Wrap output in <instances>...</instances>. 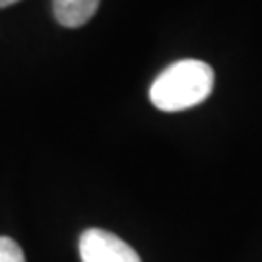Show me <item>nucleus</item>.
Returning a JSON list of instances; mask_svg holds the SVG:
<instances>
[{
  "instance_id": "obj_2",
  "label": "nucleus",
  "mask_w": 262,
  "mask_h": 262,
  "mask_svg": "<svg viewBox=\"0 0 262 262\" xmlns=\"http://www.w3.org/2000/svg\"><path fill=\"white\" fill-rule=\"evenodd\" d=\"M82 262H142L138 253L121 237L105 229H85L80 237Z\"/></svg>"
},
{
  "instance_id": "obj_3",
  "label": "nucleus",
  "mask_w": 262,
  "mask_h": 262,
  "mask_svg": "<svg viewBox=\"0 0 262 262\" xmlns=\"http://www.w3.org/2000/svg\"><path fill=\"white\" fill-rule=\"evenodd\" d=\"M101 0H53V12L60 26L80 28L95 14Z\"/></svg>"
},
{
  "instance_id": "obj_1",
  "label": "nucleus",
  "mask_w": 262,
  "mask_h": 262,
  "mask_svg": "<svg viewBox=\"0 0 262 262\" xmlns=\"http://www.w3.org/2000/svg\"><path fill=\"white\" fill-rule=\"evenodd\" d=\"M214 88L212 66L187 58L165 68L150 88V99L158 109L167 113L185 111L200 105Z\"/></svg>"
},
{
  "instance_id": "obj_5",
  "label": "nucleus",
  "mask_w": 262,
  "mask_h": 262,
  "mask_svg": "<svg viewBox=\"0 0 262 262\" xmlns=\"http://www.w3.org/2000/svg\"><path fill=\"white\" fill-rule=\"evenodd\" d=\"M16 2H19V0H0V8H6L10 4H16Z\"/></svg>"
},
{
  "instance_id": "obj_4",
  "label": "nucleus",
  "mask_w": 262,
  "mask_h": 262,
  "mask_svg": "<svg viewBox=\"0 0 262 262\" xmlns=\"http://www.w3.org/2000/svg\"><path fill=\"white\" fill-rule=\"evenodd\" d=\"M0 262H26L21 247L10 237H0Z\"/></svg>"
}]
</instances>
